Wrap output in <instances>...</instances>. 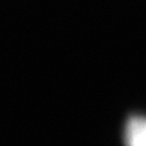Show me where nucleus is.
<instances>
[{
	"mask_svg": "<svg viewBox=\"0 0 146 146\" xmlns=\"http://www.w3.org/2000/svg\"><path fill=\"white\" fill-rule=\"evenodd\" d=\"M123 146H146V114L130 113L121 130Z\"/></svg>",
	"mask_w": 146,
	"mask_h": 146,
	"instance_id": "obj_1",
	"label": "nucleus"
}]
</instances>
